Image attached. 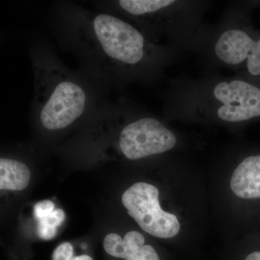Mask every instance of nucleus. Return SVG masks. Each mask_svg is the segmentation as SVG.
Here are the masks:
<instances>
[{"instance_id":"1","label":"nucleus","mask_w":260,"mask_h":260,"mask_svg":"<svg viewBox=\"0 0 260 260\" xmlns=\"http://www.w3.org/2000/svg\"><path fill=\"white\" fill-rule=\"evenodd\" d=\"M51 23L59 47L72 53L80 70L106 93L122 91L133 83H155L180 54L150 42L117 15L74 2L56 3Z\"/></svg>"},{"instance_id":"2","label":"nucleus","mask_w":260,"mask_h":260,"mask_svg":"<svg viewBox=\"0 0 260 260\" xmlns=\"http://www.w3.org/2000/svg\"><path fill=\"white\" fill-rule=\"evenodd\" d=\"M34 94L32 119L47 133H57L85 123L103 102L106 92L81 70L63 64L47 43L30 44Z\"/></svg>"},{"instance_id":"3","label":"nucleus","mask_w":260,"mask_h":260,"mask_svg":"<svg viewBox=\"0 0 260 260\" xmlns=\"http://www.w3.org/2000/svg\"><path fill=\"white\" fill-rule=\"evenodd\" d=\"M162 96L168 119L237 125L260 117V86L236 75L177 78Z\"/></svg>"},{"instance_id":"4","label":"nucleus","mask_w":260,"mask_h":260,"mask_svg":"<svg viewBox=\"0 0 260 260\" xmlns=\"http://www.w3.org/2000/svg\"><path fill=\"white\" fill-rule=\"evenodd\" d=\"M212 2L205 0L96 1L97 9L127 20L153 44L179 52L193 51L208 25Z\"/></svg>"},{"instance_id":"5","label":"nucleus","mask_w":260,"mask_h":260,"mask_svg":"<svg viewBox=\"0 0 260 260\" xmlns=\"http://www.w3.org/2000/svg\"><path fill=\"white\" fill-rule=\"evenodd\" d=\"M246 3L231 2L218 23L207 25L194 52L208 72L229 68L237 76L259 85L260 32L251 25Z\"/></svg>"},{"instance_id":"6","label":"nucleus","mask_w":260,"mask_h":260,"mask_svg":"<svg viewBox=\"0 0 260 260\" xmlns=\"http://www.w3.org/2000/svg\"><path fill=\"white\" fill-rule=\"evenodd\" d=\"M117 149L124 158L140 160L167 153L177 145V137L165 123L126 98L121 99Z\"/></svg>"},{"instance_id":"7","label":"nucleus","mask_w":260,"mask_h":260,"mask_svg":"<svg viewBox=\"0 0 260 260\" xmlns=\"http://www.w3.org/2000/svg\"><path fill=\"white\" fill-rule=\"evenodd\" d=\"M121 201L129 216L147 234L160 239H170L179 234V220L175 215L160 208L156 186L135 183L124 191Z\"/></svg>"},{"instance_id":"8","label":"nucleus","mask_w":260,"mask_h":260,"mask_svg":"<svg viewBox=\"0 0 260 260\" xmlns=\"http://www.w3.org/2000/svg\"><path fill=\"white\" fill-rule=\"evenodd\" d=\"M104 248L109 255L125 260H160L153 246L145 245V237L136 231L128 232L124 239L114 233L108 234Z\"/></svg>"},{"instance_id":"9","label":"nucleus","mask_w":260,"mask_h":260,"mask_svg":"<svg viewBox=\"0 0 260 260\" xmlns=\"http://www.w3.org/2000/svg\"><path fill=\"white\" fill-rule=\"evenodd\" d=\"M230 184L234 194L239 198H260V154L242 160L233 172Z\"/></svg>"},{"instance_id":"10","label":"nucleus","mask_w":260,"mask_h":260,"mask_svg":"<svg viewBox=\"0 0 260 260\" xmlns=\"http://www.w3.org/2000/svg\"><path fill=\"white\" fill-rule=\"evenodd\" d=\"M31 173L26 164L9 158L0 159V189L22 191L30 183Z\"/></svg>"},{"instance_id":"11","label":"nucleus","mask_w":260,"mask_h":260,"mask_svg":"<svg viewBox=\"0 0 260 260\" xmlns=\"http://www.w3.org/2000/svg\"><path fill=\"white\" fill-rule=\"evenodd\" d=\"M65 213L64 210L58 208L47 217L39 220L37 225L38 236L44 240H51L56 237L57 227L64 223Z\"/></svg>"},{"instance_id":"12","label":"nucleus","mask_w":260,"mask_h":260,"mask_svg":"<svg viewBox=\"0 0 260 260\" xmlns=\"http://www.w3.org/2000/svg\"><path fill=\"white\" fill-rule=\"evenodd\" d=\"M53 260H93L90 256H74L73 246L70 242H64L59 244L54 249L52 254Z\"/></svg>"},{"instance_id":"13","label":"nucleus","mask_w":260,"mask_h":260,"mask_svg":"<svg viewBox=\"0 0 260 260\" xmlns=\"http://www.w3.org/2000/svg\"><path fill=\"white\" fill-rule=\"evenodd\" d=\"M55 205L50 200H44L36 204L34 208V216L38 220L47 218L54 210Z\"/></svg>"},{"instance_id":"14","label":"nucleus","mask_w":260,"mask_h":260,"mask_svg":"<svg viewBox=\"0 0 260 260\" xmlns=\"http://www.w3.org/2000/svg\"><path fill=\"white\" fill-rule=\"evenodd\" d=\"M245 260H260V251H254L246 256Z\"/></svg>"}]
</instances>
